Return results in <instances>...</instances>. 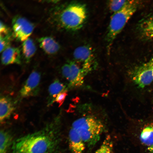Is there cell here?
<instances>
[{"mask_svg":"<svg viewBox=\"0 0 153 153\" xmlns=\"http://www.w3.org/2000/svg\"><path fill=\"white\" fill-rule=\"evenodd\" d=\"M128 0H111L109 2V7L113 14L121 9Z\"/></svg>","mask_w":153,"mask_h":153,"instance_id":"20","label":"cell"},{"mask_svg":"<svg viewBox=\"0 0 153 153\" xmlns=\"http://www.w3.org/2000/svg\"><path fill=\"white\" fill-rule=\"evenodd\" d=\"M139 5L138 1L128 0L121 9L113 14L110 20L106 36L108 52H110L114 40L136 11Z\"/></svg>","mask_w":153,"mask_h":153,"instance_id":"4","label":"cell"},{"mask_svg":"<svg viewBox=\"0 0 153 153\" xmlns=\"http://www.w3.org/2000/svg\"><path fill=\"white\" fill-rule=\"evenodd\" d=\"M38 41L40 47L48 54H54L56 53L60 48L58 43L51 37H42L39 39Z\"/></svg>","mask_w":153,"mask_h":153,"instance_id":"14","label":"cell"},{"mask_svg":"<svg viewBox=\"0 0 153 153\" xmlns=\"http://www.w3.org/2000/svg\"><path fill=\"white\" fill-rule=\"evenodd\" d=\"M69 147L71 153H83L85 144L73 128L70 130L68 136Z\"/></svg>","mask_w":153,"mask_h":153,"instance_id":"11","label":"cell"},{"mask_svg":"<svg viewBox=\"0 0 153 153\" xmlns=\"http://www.w3.org/2000/svg\"><path fill=\"white\" fill-rule=\"evenodd\" d=\"M62 73L64 77L69 80L70 75L71 68L69 64H66L62 67Z\"/></svg>","mask_w":153,"mask_h":153,"instance_id":"23","label":"cell"},{"mask_svg":"<svg viewBox=\"0 0 153 153\" xmlns=\"http://www.w3.org/2000/svg\"><path fill=\"white\" fill-rule=\"evenodd\" d=\"M13 35L12 33L5 35H0V52H3L9 46L10 44Z\"/></svg>","mask_w":153,"mask_h":153,"instance_id":"21","label":"cell"},{"mask_svg":"<svg viewBox=\"0 0 153 153\" xmlns=\"http://www.w3.org/2000/svg\"><path fill=\"white\" fill-rule=\"evenodd\" d=\"M11 33L9 28L3 22H0V35H5Z\"/></svg>","mask_w":153,"mask_h":153,"instance_id":"24","label":"cell"},{"mask_svg":"<svg viewBox=\"0 0 153 153\" xmlns=\"http://www.w3.org/2000/svg\"><path fill=\"white\" fill-rule=\"evenodd\" d=\"M14 109L13 103L7 96H2L0 99V121L3 122L11 115Z\"/></svg>","mask_w":153,"mask_h":153,"instance_id":"13","label":"cell"},{"mask_svg":"<svg viewBox=\"0 0 153 153\" xmlns=\"http://www.w3.org/2000/svg\"><path fill=\"white\" fill-rule=\"evenodd\" d=\"M72 128L77 132L85 144L91 148L99 140L104 129V126L99 119L88 116L75 120L72 124Z\"/></svg>","mask_w":153,"mask_h":153,"instance_id":"3","label":"cell"},{"mask_svg":"<svg viewBox=\"0 0 153 153\" xmlns=\"http://www.w3.org/2000/svg\"><path fill=\"white\" fill-rule=\"evenodd\" d=\"M0 153H8L12 138L9 133L5 130L0 131Z\"/></svg>","mask_w":153,"mask_h":153,"instance_id":"18","label":"cell"},{"mask_svg":"<svg viewBox=\"0 0 153 153\" xmlns=\"http://www.w3.org/2000/svg\"><path fill=\"white\" fill-rule=\"evenodd\" d=\"M113 144L110 137L107 136L95 153H112Z\"/></svg>","mask_w":153,"mask_h":153,"instance_id":"19","label":"cell"},{"mask_svg":"<svg viewBox=\"0 0 153 153\" xmlns=\"http://www.w3.org/2000/svg\"><path fill=\"white\" fill-rule=\"evenodd\" d=\"M12 22L13 36L21 41L23 42L29 38L34 28L32 23L20 16H14Z\"/></svg>","mask_w":153,"mask_h":153,"instance_id":"6","label":"cell"},{"mask_svg":"<svg viewBox=\"0 0 153 153\" xmlns=\"http://www.w3.org/2000/svg\"><path fill=\"white\" fill-rule=\"evenodd\" d=\"M20 50L17 47L9 46L2 53L1 61L4 65L21 63Z\"/></svg>","mask_w":153,"mask_h":153,"instance_id":"10","label":"cell"},{"mask_svg":"<svg viewBox=\"0 0 153 153\" xmlns=\"http://www.w3.org/2000/svg\"><path fill=\"white\" fill-rule=\"evenodd\" d=\"M132 80L138 87L143 88L153 81V57L133 69L131 74Z\"/></svg>","mask_w":153,"mask_h":153,"instance_id":"5","label":"cell"},{"mask_svg":"<svg viewBox=\"0 0 153 153\" xmlns=\"http://www.w3.org/2000/svg\"><path fill=\"white\" fill-rule=\"evenodd\" d=\"M73 56L75 60L83 63L82 69L85 75L92 70L94 57L90 47L83 45L77 47L75 50Z\"/></svg>","mask_w":153,"mask_h":153,"instance_id":"7","label":"cell"},{"mask_svg":"<svg viewBox=\"0 0 153 153\" xmlns=\"http://www.w3.org/2000/svg\"><path fill=\"white\" fill-rule=\"evenodd\" d=\"M67 95V94L65 91L60 93L55 98L54 102H57L59 105V107H60L63 103Z\"/></svg>","mask_w":153,"mask_h":153,"instance_id":"22","label":"cell"},{"mask_svg":"<svg viewBox=\"0 0 153 153\" xmlns=\"http://www.w3.org/2000/svg\"><path fill=\"white\" fill-rule=\"evenodd\" d=\"M137 30L141 38L144 40L153 38V15L143 18L139 23Z\"/></svg>","mask_w":153,"mask_h":153,"instance_id":"9","label":"cell"},{"mask_svg":"<svg viewBox=\"0 0 153 153\" xmlns=\"http://www.w3.org/2000/svg\"><path fill=\"white\" fill-rule=\"evenodd\" d=\"M87 16V9L85 5L73 2L61 10H54L51 12V20L64 29L75 31L83 26Z\"/></svg>","mask_w":153,"mask_h":153,"instance_id":"2","label":"cell"},{"mask_svg":"<svg viewBox=\"0 0 153 153\" xmlns=\"http://www.w3.org/2000/svg\"><path fill=\"white\" fill-rule=\"evenodd\" d=\"M41 75L38 71L35 70L30 74L20 91L21 97L36 95L39 90Z\"/></svg>","mask_w":153,"mask_h":153,"instance_id":"8","label":"cell"},{"mask_svg":"<svg viewBox=\"0 0 153 153\" xmlns=\"http://www.w3.org/2000/svg\"><path fill=\"white\" fill-rule=\"evenodd\" d=\"M65 86L58 79H56L52 83L48 89L50 98L48 101V106L52 105L57 95L65 91Z\"/></svg>","mask_w":153,"mask_h":153,"instance_id":"16","label":"cell"},{"mask_svg":"<svg viewBox=\"0 0 153 153\" xmlns=\"http://www.w3.org/2000/svg\"><path fill=\"white\" fill-rule=\"evenodd\" d=\"M36 50V46L31 39L29 37L23 41L22 44V52L26 62L29 61Z\"/></svg>","mask_w":153,"mask_h":153,"instance_id":"17","label":"cell"},{"mask_svg":"<svg viewBox=\"0 0 153 153\" xmlns=\"http://www.w3.org/2000/svg\"><path fill=\"white\" fill-rule=\"evenodd\" d=\"M57 120L42 129L18 138L13 143V153H55L59 142Z\"/></svg>","mask_w":153,"mask_h":153,"instance_id":"1","label":"cell"},{"mask_svg":"<svg viewBox=\"0 0 153 153\" xmlns=\"http://www.w3.org/2000/svg\"><path fill=\"white\" fill-rule=\"evenodd\" d=\"M71 68V73L68 80L69 85L72 87H78L82 84L85 75L82 69L74 62L71 61L69 63Z\"/></svg>","mask_w":153,"mask_h":153,"instance_id":"12","label":"cell"},{"mask_svg":"<svg viewBox=\"0 0 153 153\" xmlns=\"http://www.w3.org/2000/svg\"><path fill=\"white\" fill-rule=\"evenodd\" d=\"M139 138L142 143L147 148L153 145V122L148 124L143 128Z\"/></svg>","mask_w":153,"mask_h":153,"instance_id":"15","label":"cell"},{"mask_svg":"<svg viewBox=\"0 0 153 153\" xmlns=\"http://www.w3.org/2000/svg\"><path fill=\"white\" fill-rule=\"evenodd\" d=\"M147 149L150 152L153 153V145L147 148Z\"/></svg>","mask_w":153,"mask_h":153,"instance_id":"25","label":"cell"}]
</instances>
